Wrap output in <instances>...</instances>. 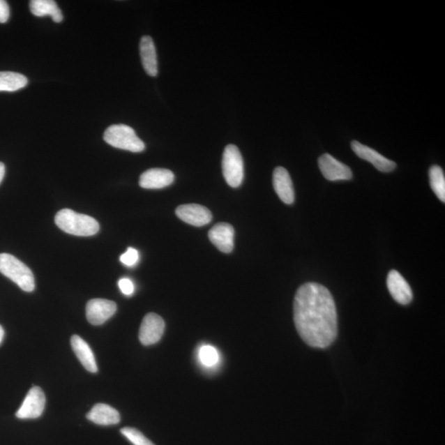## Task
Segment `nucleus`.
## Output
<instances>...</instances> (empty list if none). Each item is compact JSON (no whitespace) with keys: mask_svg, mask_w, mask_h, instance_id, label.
<instances>
[{"mask_svg":"<svg viewBox=\"0 0 445 445\" xmlns=\"http://www.w3.org/2000/svg\"><path fill=\"white\" fill-rule=\"evenodd\" d=\"M294 320L299 335L308 346L324 349L337 338V308L333 295L324 285L310 282L299 288L294 297Z\"/></svg>","mask_w":445,"mask_h":445,"instance_id":"1","label":"nucleus"},{"mask_svg":"<svg viewBox=\"0 0 445 445\" xmlns=\"http://www.w3.org/2000/svg\"><path fill=\"white\" fill-rule=\"evenodd\" d=\"M56 225L63 232L81 237H88L98 234L100 226L93 217L80 214L70 209H63L56 216Z\"/></svg>","mask_w":445,"mask_h":445,"instance_id":"2","label":"nucleus"},{"mask_svg":"<svg viewBox=\"0 0 445 445\" xmlns=\"http://www.w3.org/2000/svg\"><path fill=\"white\" fill-rule=\"evenodd\" d=\"M0 272L20 286L24 292H33L35 278L33 271L11 254H0Z\"/></svg>","mask_w":445,"mask_h":445,"instance_id":"3","label":"nucleus"},{"mask_svg":"<svg viewBox=\"0 0 445 445\" xmlns=\"http://www.w3.org/2000/svg\"><path fill=\"white\" fill-rule=\"evenodd\" d=\"M103 139L111 146L127 151L139 153L145 149L144 143L138 137L135 131L124 124L109 126L104 133Z\"/></svg>","mask_w":445,"mask_h":445,"instance_id":"4","label":"nucleus"},{"mask_svg":"<svg viewBox=\"0 0 445 445\" xmlns=\"http://www.w3.org/2000/svg\"><path fill=\"white\" fill-rule=\"evenodd\" d=\"M222 175L231 188H237L243 183V160L239 149L234 144H229L225 149L222 160Z\"/></svg>","mask_w":445,"mask_h":445,"instance_id":"5","label":"nucleus"},{"mask_svg":"<svg viewBox=\"0 0 445 445\" xmlns=\"http://www.w3.org/2000/svg\"><path fill=\"white\" fill-rule=\"evenodd\" d=\"M165 322L156 313H148L140 326L139 338L144 346H151L160 342L165 333Z\"/></svg>","mask_w":445,"mask_h":445,"instance_id":"6","label":"nucleus"},{"mask_svg":"<svg viewBox=\"0 0 445 445\" xmlns=\"http://www.w3.org/2000/svg\"><path fill=\"white\" fill-rule=\"evenodd\" d=\"M45 405V394L40 387L29 390L16 416L20 419H36L42 416Z\"/></svg>","mask_w":445,"mask_h":445,"instance_id":"7","label":"nucleus"},{"mask_svg":"<svg viewBox=\"0 0 445 445\" xmlns=\"http://www.w3.org/2000/svg\"><path fill=\"white\" fill-rule=\"evenodd\" d=\"M116 303L103 299H94L86 306V316L91 324L99 326L106 322L116 312Z\"/></svg>","mask_w":445,"mask_h":445,"instance_id":"8","label":"nucleus"},{"mask_svg":"<svg viewBox=\"0 0 445 445\" xmlns=\"http://www.w3.org/2000/svg\"><path fill=\"white\" fill-rule=\"evenodd\" d=\"M319 166L322 175L329 181H345L352 179L351 169L329 153L322 154L319 158Z\"/></svg>","mask_w":445,"mask_h":445,"instance_id":"9","label":"nucleus"},{"mask_svg":"<svg viewBox=\"0 0 445 445\" xmlns=\"http://www.w3.org/2000/svg\"><path fill=\"white\" fill-rule=\"evenodd\" d=\"M176 215L187 224L197 227L206 225L212 220L210 210L197 204H188V205L179 206L176 208Z\"/></svg>","mask_w":445,"mask_h":445,"instance_id":"10","label":"nucleus"},{"mask_svg":"<svg viewBox=\"0 0 445 445\" xmlns=\"http://www.w3.org/2000/svg\"><path fill=\"white\" fill-rule=\"evenodd\" d=\"M352 148L358 157L370 162L380 172H392L397 166L396 163L388 160L387 158L384 157L382 154L377 152L375 149L356 142V140L352 142Z\"/></svg>","mask_w":445,"mask_h":445,"instance_id":"11","label":"nucleus"},{"mask_svg":"<svg viewBox=\"0 0 445 445\" xmlns=\"http://www.w3.org/2000/svg\"><path fill=\"white\" fill-rule=\"evenodd\" d=\"M389 292L394 301L402 306H407L412 301L413 294L409 284L398 271L389 272L387 279Z\"/></svg>","mask_w":445,"mask_h":445,"instance_id":"12","label":"nucleus"},{"mask_svg":"<svg viewBox=\"0 0 445 445\" xmlns=\"http://www.w3.org/2000/svg\"><path fill=\"white\" fill-rule=\"evenodd\" d=\"M211 243L225 253H230L234 247V229L227 222H219L209 231Z\"/></svg>","mask_w":445,"mask_h":445,"instance_id":"13","label":"nucleus"},{"mask_svg":"<svg viewBox=\"0 0 445 445\" xmlns=\"http://www.w3.org/2000/svg\"><path fill=\"white\" fill-rule=\"evenodd\" d=\"M174 181V172L165 169H151L140 176L139 186L144 189H161L169 187Z\"/></svg>","mask_w":445,"mask_h":445,"instance_id":"14","label":"nucleus"},{"mask_svg":"<svg viewBox=\"0 0 445 445\" xmlns=\"http://www.w3.org/2000/svg\"><path fill=\"white\" fill-rule=\"evenodd\" d=\"M275 192L285 204L292 205L294 202V190L292 178L282 167H276L273 172Z\"/></svg>","mask_w":445,"mask_h":445,"instance_id":"15","label":"nucleus"},{"mask_svg":"<svg viewBox=\"0 0 445 445\" xmlns=\"http://www.w3.org/2000/svg\"><path fill=\"white\" fill-rule=\"evenodd\" d=\"M140 58L144 70L151 77L158 75V60L156 45L149 36H144L139 43Z\"/></svg>","mask_w":445,"mask_h":445,"instance_id":"16","label":"nucleus"},{"mask_svg":"<svg viewBox=\"0 0 445 445\" xmlns=\"http://www.w3.org/2000/svg\"><path fill=\"white\" fill-rule=\"evenodd\" d=\"M71 347L81 364L91 373H97L98 366L92 349L88 343L80 335H74L71 338Z\"/></svg>","mask_w":445,"mask_h":445,"instance_id":"17","label":"nucleus"},{"mask_svg":"<svg viewBox=\"0 0 445 445\" xmlns=\"http://www.w3.org/2000/svg\"><path fill=\"white\" fill-rule=\"evenodd\" d=\"M87 418L100 425H112L119 423L120 413L107 404H96L87 414Z\"/></svg>","mask_w":445,"mask_h":445,"instance_id":"18","label":"nucleus"},{"mask_svg":"<svg viewBox=\"0 0 445 445\" xmlns=\"http://www.w3.org/2000/svg\"><path fill=\"white\" fill-rule=\"evenodd\" d=\"M30 10L36 17L50 16L56 22L63 21V15L57 3L53 0H31Z\"/></svg>","mask_w":445,"mask_h":445,"instance_id":"19","label":"nucleus"},{"mask_svg":"<svg viewBox=\"0 0 445 445\" xmlns=\"http://www.w3.org/2000/svg\"><path fill=\"white\" fill-rule=\"evenodd\" d=\"M29 80L24 75L16 72H0V92H15L26 87Z\"/></svg>","mask_w":445,"mask_h":445,"instance_id":"20","label":"nucleus"},{"mask_svg":"<svg viewBox=\"0 0 445 445\" xmlns=\"http://www.w3.org/2000/svg\"><path fill=\"white\" fill-rule=\"evenodd\" d=\"M430 187L442 202H445V178L442 167L434 165L429 171Z\"/></svg>","mask_w":445,"mask_h":445,"instance_id":"21","label":"nucleus"},{"mask_svg":"<svg viewBox=\"0 0 445 445\" xmlns=\"http://www.w3.org/2000/svg\"><path fill=\"white\" fill-rule=\"evenodd\" d=\"M199 358L203 365L213 367L219 361V353L215 347L206 345L199 349Z\"/></svg>","mask_w":445,"mask_h":445,"instance_id":"22","label":"nucleus"},{"mask_svg":"<svg viewBox=\"0 0 445 445\" xmlns=\"http://www.w3.org/2000/svg\"><path fill=\"white\" fill-rule=\"evenodd\" d=\"M121 433L134 445H156L135 428H125L121 430Z\"/></svg>","mask_w":445,"mask_h":445,"instance_id":"23","label":"nucleus"},{"mask_svg":"<svg viewBox=\"0 0 445 445\" xmlns=\"http://www.w3.org/2000/svg\"><path fill=\"white\" fill-rule=\"evenodd\" d=\"M122 264L126 266H134L139 261V252L133 248H129L120 257Z\"/></svg>","mask_w":445,"mask_h":445,"instance_id":"24","label":"nucleus"},{"mask_svg":"<svg viewBox=\"0 0 445 445\" xmlns=\"http://www.w3.org/2000/svg\"><path fill=\"white\" fill-rule=\"evenodd\" d=\"M118 286H119L121 292L126 295V296H130L135 292L134 284L133 281L128 278L121 279L119 282H118Z\"/></svg>","mask_w":445,"mask_h":445,"instance_id":"25","label":"nucleus"},{"mask_svg":"<svg viewBox=\"0 0 445 445\" xmlns=\"http://www.w3.org/2000/svg\"><path fill=\"white\" fill-rule=\"evenodd\" d=\"M10 16V10L6 1L0 0V24H6Z\"/></svg>","mask_w":445,"mask_h":445,"instance_id":"26","label":"nucleus"},{"mask_svg":"<svg viewBox=\"0 0 445 445\" xmlns=\"http://www.w3.org/2000/svg\"><path fill=\"white\" fill-rule=\"evenodd\" d=\"M4 174H6V166H4L3 163L0 162V183H1L4 178Z\"/></svg>","mask_w":445,"mask_h":445,"instance_id":"27","label":"nucleus"},{"mask_svg":"<svg viewBox=\"0 0 445 445\" xmlns=\"http://www.w3.org/2000/svg\"><path fill=\"white\" fill-rule=\"evenodd\" d=\"M3 338H4V330L3 329V326L0 325V344L2 343Z\"/></svg>","mask_w":445,"mask_h":445,"instance_id":"28","label":"nucleus"}]
</instances>
